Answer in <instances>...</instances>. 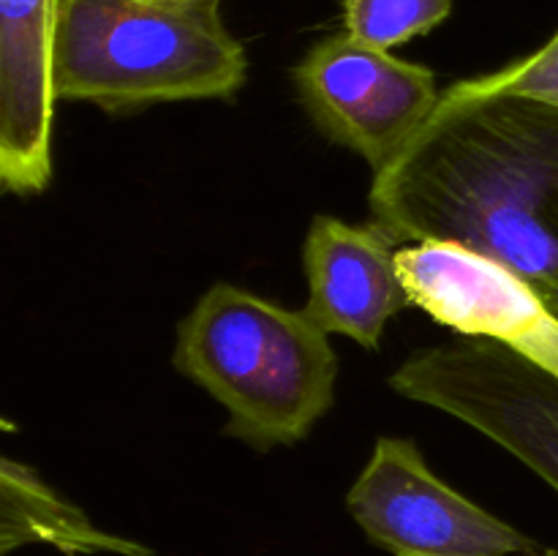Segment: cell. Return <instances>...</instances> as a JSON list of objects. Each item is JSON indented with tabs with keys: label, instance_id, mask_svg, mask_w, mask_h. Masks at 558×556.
<instances>
[{
	"label": "cell",
	"instance_id": "1",
	"mask_svg": "<svg viewBox=\"0 0 558 556\" xmlns=\"http://www.w3.org/2000/svg\"><path fill=\"white\" fill-rule=\"evenodd\" d=\"M398 245L456 243L499 262L558 316V107L461 80L368 191Z\"/></svg>",
	"mask_w": 558,
	"mask_h": 556
},
{
	"label": "cell",
	"instance_id": "2",
	"mask_svg": "<svg viewBox=\"0 0 558 556\" xmlns=\"http://www.w3.org/2000/svg\"><path fill=\"white\" fill-rule=\"evenodd\" d=\"M248 80L221 0H60L54 96L134 114L158 104L229 101Z\"/></svg>",
	"mask_w": 558,
	"mask_h": 556
},
{
	"label": "cell",
	"instance_id": "3",
	"mask_svg": "<svg viewBox=\"0 0 558 556\" xmlns=\"http://www.w3.org/2000/svg\"><path fill=\"white\" fill-rule=\"evenodd\" d=\"M172 365L227 409L223 434L259 452L303 442L336 403L330 333L234 283H213L183 316Z\"/></svg>",
	"mask_w": 558,
	"mask_h": 556
},
{
	"label": "cell",
	"instance_id": "4",
	"mask_svg": "<svg viewBox=\"0 0 558 556\" xmlns=\"http://www.w3.org/2000/svg\"><path fill=\"white\" fill-rule=\"evenodd\" d=\"M347 510L392 556H523L529 534L447 485L412 439L379 436L347 494Z\"/></svg>",
	"mask_w": 558,
	"mask_h": 556
},
{
	"label": "cell",
	"instance_id": "5",
	"mask_svg": "<svg viewBox=\"0 0 558 556\" xmlns=\"http://www.w3.org/2000/svg\"><path fill=\"white\" fill-rule=\"evenodd\" d=\"M294 87L316 129L385 169L430 118L441 93L436 74L385 49L332 33L292 69Z\"/></svg>",
	"mask_w": 558,
	"mask_h": 556
},
{
	"label": "cell",
	"instance_id": "6",
	"mask_svg": "<svg viewBox=\"0 0 558 556\" xmlns=\"http://www.w3.org/2000/svg\"><path fill=\"white\" fill-rule=\"evenodd\" d=\"M398 267L412 305L458 336L488 338L558 379V316L512 270L456 243H409Z\"/></svg>",
	"mask_w": 558,
	"mask_h": 556
},
{
	"label": "cell",
	"instance_id": "7",
	"mask_svg": "<svg viewBox=\"0 0 558 556\" xmlns=\"http://www.w3.org/2000/svg\"><path fill=\"white\" fill-rule=\"evenodd\" d=\"M401 245L376 223H347L319 213L303 243L308 300L303 311L332 336L379 349L387 322L412 305L398 267Z\"/></svg>",
	"mask_w": 558,
	"mask_h": 556
},
{
	"label": "cell",
	"instance_id": "8",
	"mask_svg": "<svg viewBox=\"0 0 558 556\" xmlns=\"http://www.w3.org/2000/svg\"><path fill=\"white\" fill-rule=\"evenodd\" d=\"M60 0H0V185L36 196L52 180L54 27Z\"/></svg>",
	"mask_w": 558,
	"mask_h": 556
},
{
	"label": "cell",
	"instance_id": "9",
	"mask_svg": "<svg viewBox=\"0 0 558 556\" xmlns=\"http://www.w3.org/2000/svg\"><path fill=\"white\" fill-rule=\"evenodd\" d=\"M36 543L52 545L69 556H156L150 545L104 532L36 469L5 456L0 461V554L9 556L22 545Z\"/></svg>",
	"mask_w": 558,
	"mask_h": 556
},
{
	"label": "cell",
	"instance_id": "10",
	"mask_svg": "<svg viewBox=\"0 0 558 556\" xmlns=\"http://www.w3.org/2000/svg\"><path fill=\"white\" fill-rule=\"evenodd\" d=\"M450 11L452 0H341L343 33L385 52L428 36Z\"/></svg>",
	"mask_w": 558,
	"mask_h": 556
},
{
	"label": "cell",
	"instance_id": "11",
	"mask_svg": "<svg viewBox=\"0 0 558 556\" xmlns=\"http://www.w3.org/2000/svg\"><path fill=\"white\" fill-rule=\"evenodd\" d=\"M474 82L485 90L537 98V101L558 107V31L537 52L488 76H474Z\"/></svg>",
	"mask_w": 558,
	"mask_h": 556
},
{
	"label": "cell",
	"instance_id": "12",
	"mask_svg": "<svg viewBox=\"0 0 558 556\" xmlns=\"http://www.w3.org/2000/svg\"><path fill=\"white\" fill-rule=\"evenodd\" d=\"M523 556H558L556 548H537L532 551V554H523Z\"/></svg>",
	"mask_w": 558,
	"mask_h": 556
}]
</instances>
